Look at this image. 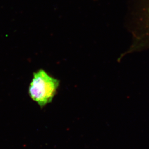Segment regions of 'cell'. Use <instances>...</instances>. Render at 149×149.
I'll return each instance as SVG.
<instances>
[{
  "label": "cell",
  "instance_id": "obj_1",
  "mask_svg": "<svg viewBox=\"0 0 149 149\" xmlns=\"http://www.w3.org/2000/svg\"><path fill=\"white\" fill-rule=\"evenodd\" d=\"M59 85V80L52 77L43 69H40L33 74L29 88V94L42 108L51 102Z\"/></svg>",
  "mask_w": 149,
  "mask_h": 149
}]
</instances>
